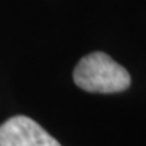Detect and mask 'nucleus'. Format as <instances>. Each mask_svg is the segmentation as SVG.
Here are the masks:
<instances>
[{"instance_id": "obj_1", "label": "nucleus", "mask_w": 146, "mask_h": 146, "mask_svg": "<svg viewBox=\"0 0 146 146\" xmlns=\"http://www.w3.org/2000/svg\"><path fill=\"white\" fill-rule=\"evenodd\" d=\"M73 81L84 91L113 94L127 90L131 78L128 72L108 54L92 52L78 63L73 72Z\"/></svg>"}, {"instance_id": "obj_2", "label": "nucleus", "mask_w": 146, "mask_h": 146, "mask_svg": "<svg viewBox=\"0 0 146 146\" xmlns=\"http://www.w3.org/2000/svg\"><path fill=\"white\" fill-rule=\"evenodd\" d=\"M0 146H61L31 118L18 115L0 125Z\"/></svg>"}]
</instances>
